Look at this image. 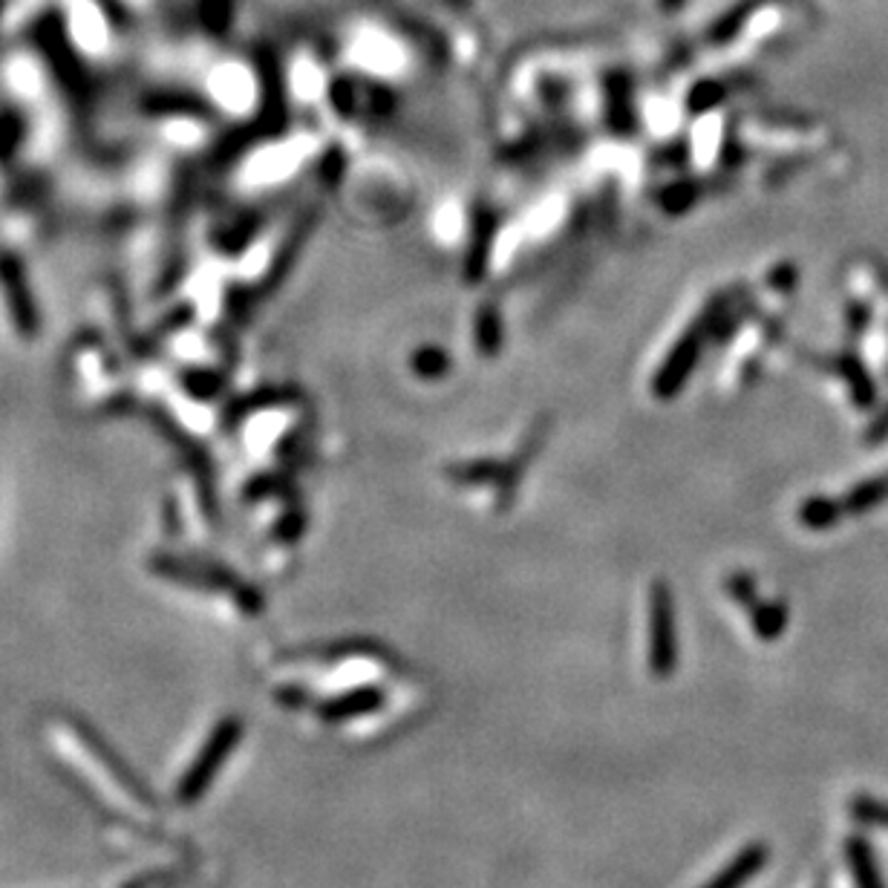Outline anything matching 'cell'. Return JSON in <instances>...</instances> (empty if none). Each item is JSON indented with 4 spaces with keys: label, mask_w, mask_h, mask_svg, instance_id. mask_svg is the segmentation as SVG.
<instances>
[{
    "label": "cell",
    "mask_w": 888,
    "mask_h": 888,
    "mask_svg": "<svg viewBox=\"0 0 888 888\" xmlns=\"http://www.w3.org/2000/svg\"><path fill=\"white\" fill-rule=\"evenodd\" d=\"M387 704L381 686H358V690H347V693L326 698L318 704V718L326 724H340L361 718V715L376 713Z\"/></svg>",
    "instance_id": "cell-5"
},
{
    "label": "cell",
    "mask_w": 888,
    "mask_h": 888,
    "mask_svg": "<svg viewBox=\"0 0 888 888\" xmlns=\"http://www.w3.org/2000/svg\"><path fill=\"white\" fill-rule=\"evenodd\" d=\"M180 384L182 390L188 392L191 398H200V401H211V398H217L220 390H223V378L214 369H182Z\"/></svg>",
    "instance_id": "cell-10"
},
{
    "label": "cell",
    "mask_w": 888,
    "mask_h": 888,
    "mask_svg": "<svg viewBox=\"0 0 888 888\" xmlns=\"http://www.w3.org/2000/svg\"><path fill=\"white\" fill-rule=\"evenodd\" d=\"M27 122L21 113H0V162L12 160L23 145Z\"/></svg>",
    "instance_id": "cell-12"
},
{
    "label": "cell",
    "mask_w": 888,
    "mask_h": 888,
    "mask_svg": "<svg viewBox=\"0 0 888 888\" xmlns=\"http://www.w3.org/2000/svg\"><path fill=\"white\" fill-rule=\"evenodd\" d=\"M787 609L782 603H762L753 609V629L762 641H776L785 632Z\"/></svg>",
    "instance_id": "cell-11"
},
{
    "label": "cell",
    "mask_w": 888,
    "mask_h": 888,
    "mask_svg": "<svg viewBox=\"0 0 888 888\" xmlns=\"http://www.w3.org/2000/svg\"><path fill=\"white\" fill-rule=\"evenodd\" d=\"M73 727L79 729L81 736H84V742H88L90 751H93L95 756L102 758V765H108V770L113 773V776H116V779L122 782V785L127 787V790H131V794L136 796V799L142 802V805H156V799H153V794L145 787V782L139 779L136 773H133L131 767H127V762H122V756H119V753L113 751V747H110L108 738L99 736V733H95V729L90 727V724H84V722H73Z\"/></svg>",
    "instance_id": "cell-6"
},
{
    "label": "cell",
    "mask_w": 888,
    "mask_h": 888,
    "mask_svg": "<svg viewBox=\"0 0 888 888\" xmlns=\"http://www.w3.org/2000/svg\"><path fill=\"white\" fill-rule=\"evenodd\" d=\"M767 859H770V851H767L765 843L747 845V848H742L736 857L729 859L722 871L715 874L707 886L701 888H744L758 871H762V868L767 866Z\"/></svg>",
    "instance_id": "cell-7"
},
{
    "label": "cell",
    "mask_w": 888,
    "mask_h": 888,
    "mask_svg": "<svg viewBox=\"0 0 888 888\" xmlns=\"http://www.w3.org/2000/svg\"><path fill=\"white\" fill-rule=\"evenodd\" d=\"M243 733H246V724H243L239 715H225L223 722L211 729L205 744L200 747L188 770L182 773L180 785H176L180 805H194V802H200L208 794V787L214 785V779L220 776V770H223V765L234 753V747L243 742Z\"/></svg>",
    "instance_id": "cell-1"
},
{
    "label": "cell",
    "mask_w": 888,
    "mask_h": 888,
    "mask_svg": "<svg viewBox=\"0 0 888 888\" xmlns=\"http://www.w3.org/2000/svg\"><path fill=\"white\" fill-rule=\"evenodd\" d=\"M142 110L151 116H194L208 119L211 108L191 93H156L142 102Z\"/></svg>",
    "instance_id": "cell-9"
},
{
    "label": "cell",
    "mask_w": 888,
    "mask_h": 888,
    "mask_svg": "<svg viewBox=\"0 0 888 888\" xmlns=\"http://www.w3.org/2000/svg\"><path fill=\"white\" fill-rule=\"evenodd\" d=\"M0 295L7 300L16 333L23 340H35L41 335V309H38L27 268L12 252H0Z\"/></svg>",
    "instance_id": "cell-3"
},
{
    "label": "cell",
    "mask_w": 888,
    "mask_h": 888,
    "mask_svg": "<svg viewBox=\"0 0 888 888\" xmlns=\"http://www.w3.org/2000/svg\"><path fill=\"white\" fill-rule=\"evenodd\" d=\"M845 863L851 871L854 888H888L880 866H877V857H874L871 843L863 834H851L845 839Z\"/></svg>",
    "instance_id": "cell-8"
},
{
    "label": "cell",
    "mask_w": 888,
    "mask_h": 888,
    "mask_svg": "<svg viewBox=\"0 0 888 888\" xmlns=\"http://www.w3.org/2000/svg\"><path fill=\"white\" fill-rule=\"evenodd\" d=\"M851 816L854 823L868 825V828H888V802L859 794L851 799Z\"/></svg>",
    "instance_id": "cell-13"
},
{
    "label": "cell",
    "mask_w": 888,
    "mask_h": 888,
    "mask_svg": "<svg viewBox=\"0 0 888 888\" xmlns=\"http://www.w3.org/2000/svg\"><path fill=\"white\" fill-rule=\"evenodd\" d=\"M678 666V637H675V612L672 594L664 583L650 592V672L652 678L666 681Z\"/></svg>",
    "instance_id": "cell-4"
},
{
    "label": "cell",
    "mask_w": 888,
    "mask_h": 888,
    "mask_svg": "<svg viewBox=\"0 0 888 888\" xmlns=\"http://www.w3.org/2000/svg\"><path fill=\"white\" fill-rule=\"evenodd\" d=\"M275 698H277V704H283V707H289V710L306 707V704H309V695H306L304 686H280Z\"/></svg>",
    "instance_id": "cell-14"
},
{
    "label": "cell",
    "mask_w": 888,
    "mask_h": 888,
    "mask_svg": "<svg viewBox=\"0 0 888 888\" xmlns=\"http://www.w3.org/2000/svg\"><path fill=\"white\" fill-rule=\"evenodd\" d=\"M661 7H664L666 12H672V9L684 7V0H661Z\"/></svg>",
    "instance_id": "cell-15"
},
{
    "label": "cell",
    "mask_w": 888,
    "mask_h": 888,
    "mask_svg": "<svg viewBox=\"0 0 888 888\" xmlns=\"http://www.w3.org/2000/svg\"><path fill=\"white\" fill-rule=\"evenodd\" d=\"M151 571L160 574L162 580H167V583L196 589V592H232L237 598L239 589L246 585L239 578H234L225 565L188 560V557L180 554H165V551L151 557Z\"/></svg>",
    "instance_id": "cell-2"
}]
</instances>
